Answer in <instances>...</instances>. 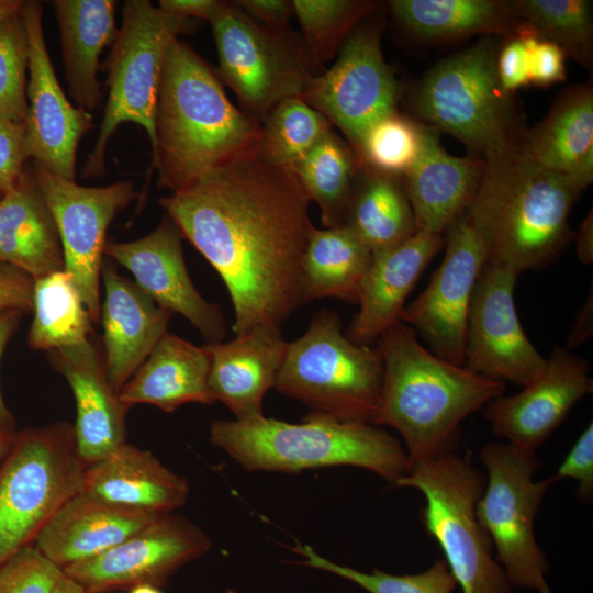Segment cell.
<instances>
[{"label": "cell", "instance_id": "6da1fadb", "mask_svg": "<svg viewBox=\"0 0 593 593\" xmlns=\"http://www.w3.org/2000/svg\"><path fill=\"white\" fill-rule=\"evenodd\" d=\"M310 203L294 172L257 148L160 198L167 216L222 278L235 335L280 327L305 304L302 261L315 227Z\"/></svg>", "mask_w": 593, "mask_h": 593}, {"label": "cell", "instance_id": "7a4b0ae2", "mask_svg": "<svg viewBox=\"0 0 593 593\" xmlns=\"http://www.w3.org/2000/svg\"><path fill=\"white\" fill-rule=\"evenodd\" d=\"M466 211L482 237L486 264L519 275L552 264L571 239L569 214L583 189L538 165L523 136L485 154Z\"/></svg>", "mask_w": 593, "mask_h": 593}, {"label": "cell", "instance_id": "3957f363", "mask_svg": "<svg viewBox=\"0 0 593 593\" xmlns=\"http://www.w3.org/2000/svg\"><path fill=\"white\" fill-rule=\"evenodd\" d=\"M261 123L228 100L216 72L186 42L175 40L161 72L149 177L182 190L210 170L257 148Z\"/></svg>", "mask_w": 593, "mask_h": 593}, {"label": "cell", "instance_id": "277c9868", "mask_svg": "<svg viewBox=\"0 0 593 593\" xmlns=\"http://www.w3.org/2000/svg\"><path fill=\"white\" fill-rule=\"evenodd\" d=\"M377 342L383 381L373 424L400 434L410 461L457 451L461 422L506 389L436 356L401 321Z\"/></svg>", "mask_w": 593, "mask_h": 593}, {"label": "cell", "instance_id": "5b68a950", "mask_svg": "<svg viewBox=\"0 0 593 593\" xmlns=\"http://www.w3.org/2000/svg\"><path fill=\"white\" fill-rule=\"evenodd\" d=\"M210 441L247 471L293 473L351 466L394 485L410 467L402 443L378 425L311 413L296 424L266 416L214 421Z\"/></svg>", "mask_w": 593, "mask_h": 593}, {"label": "cell", "instance_id": "8992f818", "mask_svg": "<svg viewBox=\"0 0 593 593\" xmlns=\"http://www.w3.org/2000/svg\"><path fill=\"white\" fill-rule=\"evenodd\" d=\"M485 482L468 457L451 451L410 461L406 474L393 486L414 488L424 495L421 523L441 549L462 593H511L512 584L475 514Z\"/></svg>", "mask_w": 593, "mask_h": 593}, {"label": "cell", "instance_id": "52a82bcc", "mask_svg": "<svg viewBox=\"0 0 593 593\" xmlns=\"http://www.w3.org/2000/svg\"><path fill=\"white\" fill-rule=\"evenodd\" d=\"M383 381L378 347L351 342L339 315L322 309L288 343L275 388L311 410L342 421L374 423Z\"/></svg>", "mask_w": 593, "mask_h": 593}, {"label": "cell", "instance_id": "ba28073f", "mask_svg": "<svg viewBox=\"0 0 593 593\" xmlns=\"http://www.w3.org/2000/svg\"><path fill=\"white\" fill-rule=\"evenodd\" d=\"M194 20L168 14L148 0H127L122 24L100 69L107 74L108 99L94 146L82 176L105 171L108 144L123 123L144 128L156 149L155 121L164 63L170 44L191 30Z\"/></svg>", "mask_w": 593, "mask_h": 593}, {"label": "cell", "instance_id": "9c48e42d", "mask_svg": "<svg viewBox=\"0 0 593 593\" xmlns=\"http://www.w3.org/2000/svg\"><path fill=\"white\" fill-rule=\"evenodd\" d=\"M87 467L72 424L16 432L0 461V567L32 546L58 510L82 491Z\"/></svg>", "mask_w": 593, "mask_h": 593}, {"label": "cell", "instance_id": "30bf717a", "mask_svg": "<svg viewBox=\"0 0 593 593\" xmlns=\"http://www.w3.org/2000/svg\"><path fill=\"white\" fill-rule=\"evenodd\" d=\"M492 36L437 61L416 86L423 123L452 135L482 157L519 137L512 94L496 71Z\"/></svg>", "mask_w": 593, "mask_h": 593}, {"label": "cell", "instance_id": "8fae6325", "mask_svg": "<svg viewBox=\"0 0 593 593\" xmlns=\"http://www.w3.org/2000/svg\"><path fill=\"white\" fill-rule=\"evenodd\" d=\"M480 459L486 469L477 518L496 550L512 586L537 590L546 582L549 563L538 546L534 525L552 477L535 481L540 461L536 452L510 443L484 445Z\"/></svg>", "mask_w": 593, "mask_h": 593}, {"label": "cell", "instance_id": "7c38bea8", "mask_svg": "<svg viewBox=\"0 0 593 593\" xmlns=\"http://www.w3.org/2000/svg\"><path fill=\"white\" fill-rule=\"evenodd\" d=\"M219 57V78L246 113L261 122L280 101L302 97L314 60L291 32L272 31L231 2L210 20Z\"/></svg>", "mask_w": 593, "mask_h": 593}, {"label": "cell", "instance_id": "4fadbf2b", "mask_svg": "<svg viewBox=\"0 0 593 593\" xmlns=\"http://www.w3.org/2000/svg\"><path fill=\"white\" fill-rule=\"evenodd\" d=\"M344 134L354 152L367 130L396 112L399 85L381 49V27L362 20L334 65L315 75L302 97Z\"/></svg>", "mask_w": 593, "mask_h": 593}, {"label": "cell", "instance_id": "5bb4252c", "mask_svg": "<svg viewBox=\"0 0 593 593\" xmlns=\"http://www.w3.org/2000/svg\"><path fill=\"white\" fill-rule=\"evenodd\" d=\"M35 177L54 216L69 272L93 323L100 320V278L107 232L116 214L139 197L132 181L85 187L32 160Z\"/></svg>", "mask_w": 593, "mask_h": 593}, {"label": "cell", "instance_id": "9a60e30c", "mask_svg": "<svg viewBox=\"0 0 593 593\" xmlns=\"http://www.w3.org/2000/svg\"><path fill=\"white\" fill-rule=\"evenodd\" d=\"M211 548L208 534L182 515L165 514L119 545L63 572L86 593L131 590L141 584L163 586L187 563Z\"/></svg>", "mask_w": 593, "mask_h": 593}, {"label": "cell", "instance_id": "2e32d148", "mask_svg": "<svg viewBox=\"0 0 593 593\" xmlns=\"http://www.w3.org/2000/svg\"><path fill=\"white\" fill-rule=\"evenodd\" d=\"M446 233L440 266L426 289L404 307L401 322L418 331L436 356L463 366L468 314L486 249L466 212Z\"/></svg>", "mask_w": 593, "mask_h": 593}, {"label": "cell", "instance_id": "e0dca14e", "mask_svg": "<svg viewBox=\"0 0 593 593\" xmlns=\"http://www.w3.org/2000/svg\"><path fill=\"white\" fill-rule=\"evenodd\" d=\"M518 275L486 264L470 303L463 367L480 377L525 387L540 374L544 357L519 322L514 288Z\"/></svg>", "mask_w": 593, "mask_h": 593}, {"label": "cell", "instance_id": "ac0fdd59", "mask_svg": "<svg viewBox=\"0 0 593 593\" xmlns=\"http://www.w3.org/2000/svg\"><path fill=\"white\" fill-rule=\"evenodd\" d=\"M19 12L29 41V158L58 177L76 181L77 149L94 127L93 115L67 99L55 75L44 36L42 2L23 0Z\"/></svg>", "mask_w": 593, "mask_h": 593}, {"label": "cell", "instance_id": "d6986e66", "mask_svg": "<svg viewBox=\"0 0 593 593\" xmlns=\"http://www.w3.org/2000/svg\"><path fill=\"white\" fill-rule=\"evenodd\" d=\"M182 237L178 226L165 216L142 238L122 243L107 240L104 255L126 268L135 283L159 306L190 322L208 344L223 342L224 316L193 284L183 258Z\"/></svg>", "mask_w": 593, "mask_h": 593}, {"label": "cell", "instance_id": "ffe728a7", "mask_svg": "<svg viewBox=\"0 0 593 593\" xmlns=\"http://www.w3.org/2000/svg\"><path fill=\"white\" fill-rule=\"evenodd\" d=\"M592 391L586 360L556 346L538 377L514 395L491 400L484 405V416L495 436L536 452L572 407Z\"/></svg>", "mask_w": 593, "mask_h": 593}, {"label": "cell", "instance_id": "44dd1931", "mask_svg": "<svg viewBox=\"0 0 593 593\" xmlns=\"http://www.w3.org/2000/svg\"><path fill=\"white\" fill-rule=\"evenodd\" d=\"M49 365L68 382L76 404L79 454L89 466L126 443L128 407L112 388L103 350L91 339L46 351Z\"/></svg>", "mask_w": 593, "mask_h": 593}, {"label": "cell", "instance_id": "7402d4cb", "mask_svg": "<svg viewBox=\"0 0 593 593\" xmlns=\"http://www.w3.org/2000/svg\"><path fill=\"white\" fill-rule=\"evenodd\" d=\"M104 300L100 309L109 381L119 393L167 333L172 313L159 306L131 279L103 260Z\"/></svg>", "mask_w": 593, "mask_h": 593}, {"label": "cell", "instance_id": "603a6c76", "mask_svg": "<svg viewBox=\"0 0 593 593\" xmlns=\"http://www.w3.org/2000/svg\"><path fill=\"white\" fill-rule=\"evenodd\" d=\"M209 385L237 421L264 415V398L275 388L288 342L279 326L259 325L232 340L206 344Z\"/></svg>", "mask_w": 593, "mask_h": 593}, {"label": "cell", "instance_id": "cb8c5ba5", "mask_svg": "<svg viewBox=\"0 0 593 593\" xmlns=\"http://www.w3.org/2000/svg\"><path fill=\"white\" fill-rule=\"evenodd\" d=\"M444 246L443 235L416 233L396 246L372 253L358 294L359 311L346 336L356 344L370 345L400 322L409 293Z\"/></svg>", "mask_w": 593, "mask_h": 593}, {"label": "cell", "instance_id": "d4e9b609", "mask_svg": "<svg viewBox=\"0 0 593 593\" xmlns=\"http://www.w3.org/2000/svg\"><path fill=\"white\" fill-rule=\"evenodd\" d=\"M483 165L482 157L447 153L438 132L423 123L419 155L403 176L416 233L443 235L469 209Z\"/></svg>", "mask_w": 593, "mask_h": 593}, {"label": "cell", "instance_id": "484cf974", "mask_svg": "<svg viewBox=\"0 0 593 593\" xmlns=\"http://www.w3.org/2000/svg\"><path fill=\"white\" fill-rule=\"evenodd\" d=\"M158 516L81 491L58 510L33 545L63 570L119 545Z\"/></svg>", "mask_w": 593, "mask_h": 593}, {"label": "cell", "instance_id": "4316f807", "mask_svg": "<svg viewBox=\"0 0 593 593\" xmlns=\"http://www.w3.org/2000/svg\"><path fill=\"white\" fill-rule=\"evenodd\" d=\"M0 262L34 280L65 269L58 230L32 161L0 198Z\"/></svg>", "mask_w": 593, "mask_h": 593}, {"label": "cell", "instance_id": "83f0119b", "mask_svg": "<svg viewBox=\"0 0 593 593\" xmlns=\"http://www.w3.org/2000/svg\"><path fill=\"white\" fill-rule=\"evenodd\" d=\"M82 491L110 503L165 515L186 504L190 486L150 451L124 443L87 467Z\"/></svg>", "mask_w": 593, "mask_h": 593}, {"label": "cell", "instance_id": "f1b7e54d", "mask_svg": "<svg viewBox=\"0 0 593 593\" xmlns=\"http://www.w3.org/2000/svg\"><path fill=\"white\" fill-rule=\"evenodd\" d=\"M209 372L204 346L167 332L121 388L119 398L128 409L149 404L166 413L187 403L212 404Z\"/></svg>", "mask_w": 593, "mask_h": 593}, {"label": "cell", "instance_id": "f546056e", "mask_svg": "<svg viewBox=\"0 0 593 593\" xmlns=\"http://www.w3.org/2000/svg\"><path fill=\"white\" fill-rule=\"evenodd\" d=\"M114 0H54L68 93L76 107L92 113L101 100L100 56L119 29Z\"/></svg>", "mask_w": 593, "mask_h": 593}, {"label": "cell", "instance_id": "4dcf8cb0", "mask_svg": "<svg viewBox=\"0 0 593 593\" xmlns=\"http://www.w3.org/2000/svg\"><path fill=\"white\" fill-rule=\"evenodd\" d=\"M541 167L572 178L583 190L593 180V88L591 82L563 90L547 115L523 136Z\"/></svg>", "mask_w": 593, "mask_h": 593}, {"label": "cell", "instance_id": "1f68e13d", "mask_svg": "<svg viewBox=\"0 0 593 593\" xmlns=\"http://www.w3.org/2000/svg\"><path fill=\"white\" fill-rule=\"evenodd\" d=\"M389 7L403 30L421 41L449 42L475 35L510 37L524 30L510 1L392 0Z\"/></svg>", "mask_w": 593, "mask_h": 593}, {"label": "cell", "instance_id": "d6a6232c", "mask_svg": "<svg viewBox=\"0 0 593 593\" xmlns=\"http://www.w3.org/2000/svg\"><path fill=\"white\" fill-rule=\"evenodd\" d=\"M344 225L372 253L414 236L415 220L403 178L361 167Z\"/></svg>", "mask_w": 593, "mask_h": 593}, {"label": "cell", "instance_id": "836d02e7", "mask_svg": "<svg viewBox=\"0 0 593 593\" xmlns=\"http://www.w3.org/2000/svg\"><path fill=\"white\" fill-rule=\"evenodd\" d=\"M372 251L347 226L314 227L302 261L304 303L335 298L357 303Z\"/></svg>", "mask_w": 593, "mask_h": 593}, {"label": "cell", "instance_id": "e575fe53", "mask_svg": "<svg viewBox=\"0 0 593 593\" xmlns=\"http://www.w3.org/2000/svg\"><path fill=\"white\" fill-rule=\"evenodd\" d=\"M361 166L346 139L329 131L292 169L321 211L325 228L345 224Z\"/></svg>", "mask_w": 593, "mask_h": 593}, {"label": "cell", "instance_id": "d590c367", "mask_svg": "<svg viewBox=\"0 0 593 593\" xmlns=\"http://www.w3.org/2000/svg\"><path fill=\"white\" fill-rule=\"evenodd\" d=\"M32 310L27 342L34 350L78 345L93 333L80 292L65 269L34 280Z\"/></svg>", "mask_w": 593, "mask_h": 593}, {"label": "cell", "instance_id": "8d00e7d4", "mask_svg": "<svg viewBox=\"0 0 593 593\" xmlns=\"http://www.w3.org/2000/svg\"><path fill=\"white\" fill-rule=\"evenodd\" d=\"M516 15L534 36L558 45L586 69L593 63L592 2L588 0H513Z\"/></svg>", "mask_w": 593, "mask_h": 593}, {"label": "cell", "instance_id": "74e56055", "mask_svg": "<svg viewBox=\"0 0 593 593\" xmlns=\"http://www.w3.org/2000/svg\"><path fill=\"white\" fill-rule=\"evenodd\" d=\"M260 123L258 154L290 170L333 130L332 123L301 97L278 102Z\"/></svg>", "mask_w": 593, "mask_h": 593}, {"label": "cell", "instance_id": "f35d334b", "mask_svg": "<svg viewBox=\"0 0 593 593\" xmlns=\"http://www.w3.org/2000/svg\"><path fill=\"white\" fill-rule=\"evenodd\" d=\"M378 5L366 0H292L303 43L316 65L331 60L353 30Z\"/></svg>", "mask_w": 593, "mask_h": 593}, {"label": "cell", "instance_id": "ab89813d", "mask_svg": "<svg viewBox=\"0 0 593 593\" xmlns=\"http://www.w3.org/2000/svg\"><path fill=\"white\" fill-rule=\"evenodd\" d=\"M303 558V566L346 579L368 593H452L458 586L445 560L435 561L425 571L414 574H391L380 569L365 572L339 564L317 553L309 545L291 548Z\"/></svg>", "mask_w": 593, "mask_h": 593}, {"label": "cell", "instance_id": "60d3db41", "mask_svg": "<svg viewBox=\"0 0 593 593\" xmlns=\"http://www.w3.org/2000/svg\"><path fill=\"white\" fill-rule=\"evenodd\" d=\"M423 123L394 112L372 124L355 152L361 167L401 177L410 170L422 147Z\"/></svg>", "mask_w": 593, "mask_h": 593}, {"label": "cell", "instance_id": "b9f144b4", "mask_svg": "<svg viewBox=\"0 0 593 593\" xmlns=\"http://www.w3.org/2000/svg\"><path fill=\"white\" fill-rule=\"evenodd\" d=\"M27 70V34L20 12L16 11L0 22V119L18 124L26 123Z\"/></svg>", "mask_w": 593, "mask_h": 593}, {"label": "cell", "instance_id": "7bdbcfd3", "mask_svg": "<svg viewBox=\"0 0 593 593\" xmlns=\"http://www.w3.org/2000/svg\"><path fill=\"white\" fill-rule=\"evenodd\" d=\"M61 574L34 545L27 546L0 567V593H53Z\"/></svg>", "mask_w": 593, "mask_h": 593}, {"label": "cell", "instance_id": "ee69618b", "mask_svg": "<svg viewBox=\"0 0 593 593\" xmlns=\"http://www.w3.org/2000/svg\"><path fill=\"white\" fill-rule=\"evenodd\" d=\"M571 478L578 482V499L590 502L593 497V425L590 423L575 440L552 479Z\"/></svg>", "mask_w": 593, "mask_h": 593}, {"label": "cell", "instance_id": "f6af8a7d", "mask_svg": "<svg viewBox=\"0 0 593 593\" xmlns=\"http://www.w3.org/2000/svg\"><path fill=\"white\" fill-rule=\"evenodd\" d=\"M528 34L532 33L525 26L519 34L506 37L496 55L497 77L505 92L510 94L530 85Z\"/></svg>", "mask_w": 593, "mask_h": 593}, {"label": "cell", "instance_id": "bcb514c9", "mask_svg": "<svg viewBox=\"0 0 593 593\" xmlns=\"http://www.w3.org/2000/svg\"><path fill=\"white\" fill-rule=\"evenodd\" d=\"M26 125L0 119V192L12 188L29 160Z\"/></svg>", "mask_w": 593, "mask_h": 593}, {"label": "cell", "instance_id": "7dc6e473", "mask_svg": "<svg viewBox=\"0 0 593 593\" xmlns=\"http://www.w3.org/2000/svg\"><path fill=\"white\" fill-rule=\"evenodd\" d=\"M529 49V82L534 86L548 87L564 81L566 54L556 44L538 38L533 34L527 37Z\"/></svg>", "mask_w": 593, "mask_h": 593}, {"label": "cell", "instance_id": "c3c4849f", "mask_svg": "<svg viewBox=\"0 0 593 593\" xmlns=\"http://www.w3.org/2000/svg\"><path fill=\"white\" fill-rule=\"evenodd\" d=\"M34 279L25 271L0 262V311L32 310Z\"/></svg>", "mask_w": 593, "mask_h": 593}, {"label": "cell", "instance_id": "681fc988", "mask_svg": "<svg viewBox=\"0 0 593 593\" xmlns=\"http://www.w3.org/2000/svg\"><path fill=\"white\" fill-rule=\"evenodd\" d=\"M242 11L261 25L277 32H289V19L293 13L292 1L288 0H236Z\"/></svg>", "mask_w": 593, "mask_h": 593}, {"label": "cell", "instance_id": "f907efd6", "mask_svg": "<svg viewBox=\"0 0 593 593\" xmlns=\"http://www.w3.org/2000/svg\"><path fill=\"white\" fill-rule=\"evenodd\" d=\"M23 311L20 310H5L0 311V361L2 355L11 339L16 332ZM0 429L1 430H18L16 421L12 412L7 406L2 396L0 388Z\"/></svg>", "mask_w": 593, "mask_h": 593}, {"label": "cell", "instance_id": "816d5d0a", "mask_svg": "<svg viewBox=\"0 0 593 593\" xmlns=\"http://www.w3.org/2000/svg\"><path fill=\"white\" fill-rule=\"evenodd\" d=\"M225 1L221 0H160L158 8L168 13L187 19H204L210 22Z\"/></svg>", "mask_w": 593, "mask_h": 593}, {"label": "cell", "instance_id": "f5cc1de1", "mask_svg": "<svg viewBox=\"0 0 593 593\" xmlns=\"http://www.w3.org/2000/svg\"><path fill=\"white\" fill-rule=\"evenodd\" d=\"M593 288L590 286V291L586 300L578 314L575 315L571 328L567 337V348H577L588 340L593 334Z\"/></svg>", "mask_w": 593, "mask_h": 593}, {"label": "cell", "instance_id": "db71d44e", "mask_svg": "<svg viewBox=\"0 0 593 593\" xmlns=\"http://www.w3.org/2000/svg\"><path fill=\"white\" fill-rule=\"evenodd\" d=\"M577 254L584 265L593 262V216L592 210L582 222L577 239Z\"/></svg>", "mask_w": 593, "mask_h": 593}, {"label": "cell", "instance_id": "11a10c76", "mask_svg": "<svg viewBox=\"0 0 593 593\" xmlns=\"http://www.w3.org/2000/svg\"><path fill=\"white\" fill-rule=\"evenodd\" d=\"M53 593H86L81 585L67 575L61 574Z\"/></svg>", "mask_w": 593, "mask_h": 593}, {"label": "cell", "instance_id": "9f6ffc18", "mask_svg": "<svg viewBox=\"0 0 593 593\" xmlns=\"http://www.w3.org/2000/svg\"><path fill=\"white\" fill-rule=\"evenodd\" d=\"M18 430H1L0 429V461L7 456L12 448Z\"/></svg>", "mask_w": 593, "mask_h": 593}, {"label": "cell", "instance_id": "6f0895ef", "mask_svg": "<svg viewBox=\"0 0 593 593\" xmlns=\"http://www.w3.org/2000/svg\"><path fill=\"white\" fill-rule=\"evenodd\" d=\"M23 0H0V22L19 11Z\"/></svg>", "mask_w": 593, "mask_h": 593}, {"label": "cell", "instance_id": "680465c9", "mask_svg": "<svg viewBox=\"0 0 593 593\" xmlns=\"http://www.w3.org/2000/svg\"><path fill=\"white\" fill-rule=\"evenodd\" d=\"M128 593H164L158 586L141 584L132 588Z\"/></svg>", "mask_w": 593, "mask_h": 593}, {"label": "cell", "instance_id": "91938a15", "mask_svg": "<svg viewBox=\"0 0 593 593\" xmlns=\"http://www.w3.org/2000/svg\"><path fill=\"white\" fill-rule=\"evenodd\" d=\"M538 592L539 593H551V590L549 588V585L547 584V582L542 583L540 585V588L538 589Z\"/></svg>", "mask_w": 593, "mask_h": 593}, {"label": "cell", "instance_id": "94428289", "mask_svg": "<svg viewBox=\"0 0 593 593\" xmlns=\"http://www.w3.org/2000/svg\"><path fill=\"white\" fill-rule=\"evenodd\" d=\"M2 197V193L0 192V198Z\"/></svg>", "mask_w": 593, "mask_h": 593}]
</instances>
